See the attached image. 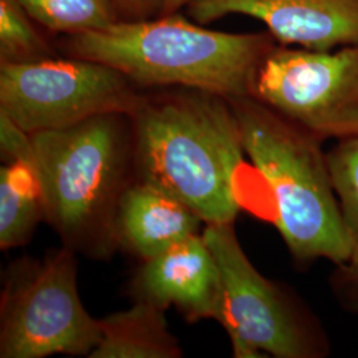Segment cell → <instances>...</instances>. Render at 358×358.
Masks as SVG:
<instances>
[{"label":"cell","mask_w":358,"mask_h":358,"mask_svg":"<svg viewBox=\"0 0 358 358\" xmlns=\"http://www.w3.org/2000/svg\"><path fill=\"white\" fill-rule=\"evenodd\" d=\"M28 15L51 34L72 36L120 22L113 0H19Z\"/></svg>","instance_id":"9a60e30c"},{"label":"cell","mask_w":358,"mask_h":358,"mask_svg":"<svg viewBox=\"0 0 358 358\" xmlns=\"http://www.w3.org/2000/svg\"><path fill=\"white\" fill-rule=\"evenodd\" d=\"M134 84L109 65L72 57L0 64V112L34 134L93 115H128L138 101Z\"/></svg>","instance_id":"8992f818"},{"label":"cell","mask_w":358,"mask_h":358,"mask_svg":"<svg viewBox=\"0 0 358 358\" xmlns=\"http://www.w3.org/2000/svg\"><path fill=\"white\" fill-rule=\"evenodd\" d=\"M101 321V340L90 358H178L177 338L170 333L164 309L140 300L128 310Z\"/></svg>","instance_id":"7c38bea8"},{"label":"cell","mask_w":358,"mask_h":358,"mask_svg":"<svg viewBox=\"0 0 358 358\" xmlns=\"http://www.w3.org/2000/svg\"><path fill=\"white\" fill-rule=\"evenodd\" d=\"M45 215L41 183L32 164L13 161L0 169V247L26 243Z\"/></svg>","instance_id":"5bb4252c"},{"label":"cell","mask_w":358,"mask_h":358,"mask_svg":"<svg viewBox=\"0 0 358 358\" xmlns=\"http://www.w3.org/2000/svg\"><path fill=\"white\" fill-rule=\"evenodd\" d=\"M327 155L350 247L346 262L334 268L331 287L346 312L358 313V137L336 142Z\"/></svg>","instance_id":"4fadbf2b"},{"label":"cell","mask_w":358,"mask_h":358,"mask_svg":"<svg viewBox=\"0 0 358 358\" xmlns=\"http://www.w3.org/2000/svg\"><path fill=\"white\" fill-rule=\"evenodd\" d=\"M120 22H137L159 16L164 0H113Z\"/></svg>","instance_id":"ac0fdd59"},{"label":"cell","mask_w":358,"mask_h":358,"mask_svg":"<svg viewBox=\"0 0 358 358\" xmlns=\"http://www.w3.org/2000/svg\"><path fill=\"white\" fill-rule=\"evenodd\" d=\"M19 0H0V64L51 57L48 41Z\"/></svg>","instance_id":"2e32d148"},{"label":"cell","mask_w":358,"mask_h":358,"mask_svg":"<svg viewBox=\"0 0 358 358\" xmlns=\"http://www.w3.org/2000/svg\"><path fill=\"white\" fill-rule=\"evenodd\" d=\"M0 148L8 162L24 161L34 165V145L31 134L19 128L13 120L0 112Z\"/></svg>","instance_id":"e0dca14e"},{"label":"cell","mask_w":358,"mask_h":358,"mask_svg":"<svg viewBox=\"0 0 358 358\" xmlns=\"http://www.w3.org/2000/svg\"><path fill=\"white\" fill-rule=\"evenodd\" d=\"M66 55L109 65L137 87H179L229 100L252 97L257 69L279 44L268 31L227 34L180 13L64 36Z\"/></svg>","instance_id":"7a4b0ae2"},{"label":"cell","mask_w":358,"mask_h":358,"mask_svg":"<svg viewBox=\"0 0 358 358\" xmlns=\"http://www.w3.org/2000/svg\"><path fill=\"white\" fill-rule=\"evenodd\" d=\"M244 152L268 185L273 223L300 263L340 266L350 247L322 141L255 97L230 100Z\"/></svg>","instance_id":"3957f363"},{"label":"cell","mask_w":358,"mask_h":358,"mask_svg":"<svg viewBox=\"0 0 358 358\" xmlns=\"http://www.w3.org/2000/svg\"><path fill=\"white\" fill-rule=\"evenodd\" d=\"M122 113L31 134L45 215L68 241L115 222L128 157Z\"/></svg>","instance_id":"277c9868"},{"label":"cell","mask_w":358,"mask_h":358,"mask_svg":"<svg viewBox=\"0 0 358 358\" xmlns=\"http://www.w3.org/2000/svg\"><path fill=\"white\" fill-rule=\"evenodd\" d=\"M252 97L322 142L358 137V44L331 51L276 44L257 69Z\"/></svg>","instance_id":"52a82bcc"},{"label":"cell","mask_w":358,"mask_h":358,"mask_svg":"<svg viewBox=\"0 0 358 358\" xmlns=\"http://www.w3.org/2000/svg\"><path fill=\"white\" fill-rule=\"evenodd\" d=\"M201 223L192 208L143 180L122 192L115 211L118 235L145 260L198 234Z\"/></svg>","instance_id":"8fae6325"},{"label":"cell","mask_w":358,"mask_h":358,"mask_svg":"<svg viewBox=\"0 0 358 358\" xmlns=\"http://www.w3.org/2000/svg\"><path fill=\"white\" fill-rule=\"evenodd\" d=\"M190 1L192 0H164V7H162L161 15L179 13L182 8H186V6Z\"/></svg>","instance_id":"d6986e66"},{"label":"cell","mask_w":358,"mask_h":358,"mask_svg":"<svg viewBox=\"0 0 358 358\" xmlns=\"http://www.w3.org/2000/svg\"><path fill=\"white\" fill-rule=\"evenodd\" d=\"M203 239L217 262L222 303L217 321L238 358H322L331 343L320 322L266 279L239 243L232 223L207 224Z\"/></svg>","instance_id":"5b68a950"},{"label":"cell","mask_w":358,"mask_h":358,"mask_svg":"<svg viewBox=\"0 0 358 358\" xmlns=\"http://www.w3.org/2000/svg\"><path fill=\"white\" fill-rule=\"evenodd\" d=\"M140 300L157 307L177 306L189 320L219 319L222 284L215 257L202 235L148 259L136 278Z\"/></svg>","instance_id":"30bf717a"},{"label":"cell","mask_w":358,"mask_h":358,"mask_svg":"<svg viewBox=\"0 0 358 358\" xmlns=\"http://www.w3.org/2000/svg\"><path fill=\"white\" fill-rule=\"evenodd\" d=\"M141 180L192 208L207 224L234 223L243 202L242 133L227 97L183 90L138 97L129 113Z\"/></svg>","instance_id":"6da1fadb"},{"label":"cell","mask_w":358,"mask_h":358,"mask_svg":"<svg viewBox=\"0 0 358 358\" xmlns=\"http://www.w3.org/2000/svg\"><path fill=\"white\" fill-rule=\"evenodd\" d=\"M186 11L202 26L227 15L255 17L287 47L331 51L358 44V0H192Z\"/></svg>","instance_id":"9c48e42d"},{"label":"cell","mask_w":358,"mask_h":358,"mask_svg":"<svg viewBox=\"0 0 358 358\" xmlns=\"http://www.w3.org/2000/svg\"><path fill=\"white\" fill-rule=\"evenodd\" d=\"M100 340L101 321L94 320L80 300L76 262L69 250L48 257L13 289L3 308L1 358L90 356Z\"/></svg>","instance_id":"ba28073f"}]
</instances>
